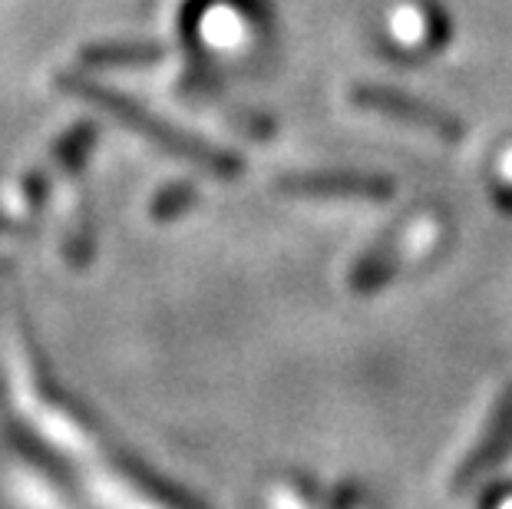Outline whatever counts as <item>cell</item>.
<instances>
[{
	"label": "cell",
	"instance_id": "obj_2",
	"mask_svg": "<svg viewBox=\"0 0 512 509\" xmlns=\"http://www.w3.org/2000/svg\"><path fill=\"white\" fill-rule=\"evenodd\" d=\"M351 100L361 106V110L390 116L403 126L420 129V133L440 136V139H446V143H456V139L466 136V126L453 113H446L427 100H417V96L400 93V90H394V86H354Z\"/></svg>",
	"mask_w": 512,
	"mask_h": 509
},
{
	"label": "cell",
	"instance_id": "obj_1",
	"mask_svg": "<svg viewBox=\"0 0 512 509\" xmlns=\"http://www.w3.org/2000/svg\"><path fill=\"white\" fill-rule=\"evenodd\" d=\"M63 86V93H73L86 100L90 106H100L103 113H110L113 119H119L126 129H133V133L146 136L149 143H156L159 149H166V153L179 156L182 162H189V166H199L202 172H209V176H219V179H238L242 176V159L232 156L228 149H219L212 143H205L202 136L189 133V129L182 126H172L166 119H159L152 110H146L143 103L129 100L119 90H110V86L103 83H93L86 77H60L57 80Z\"/></svg>",
	"mask_w": 512,
	"mask_h": 509
},
{
	"label": "cell",
	"instance_id": "obj_3",
	"mask_svg": "<svg viewBox=\"0 0 512 509\" xmlns=\"http://www.w3.org/2000/svg\"><path fill=\"white\" fill-rule=\"evenodd\" d=\"M278 192L291 199H367L387 202L394 196V182L387 176H367V172H298L275 182Z\"/></svg>",
	"mask_w": 512,
	"mask_h": 509
},
{
	"label": "cell",
	"instance_id": "obj_5",
	"mask_svg": "<svg viewBox=\"0 0 512 509\" xmlns=\"http://www.w3.org/2000/svg\"><path fill=\"white\" fill-rule=\"evenodd\" d=\"M162 50L159 43H149V40H129V43H93L80 53V63L83 67H152V63L162 60Z\"/></svg>",
	"mask_w": 512,
	"mask_h": 509
},
{
	"label": "cell",
	"instance_id": "obj_4",
	"mask_svg": "<svg viewBox=\"0 0 512 509\" xmlns=\"http://www.w3.org/2000/svg\"><path fill=\"white\" fill-rule=\"evenodd\" d=\"M509 453H512V387L499 397V404H496L493 414H489L483 433H479V440L463 457L460 470H456V476H453V486L456 490H463V486L476 483L479 476L493 473Z\"/></svg>",
	"mask_w": 512,
	"mask_h": 509
}]
</instances>
